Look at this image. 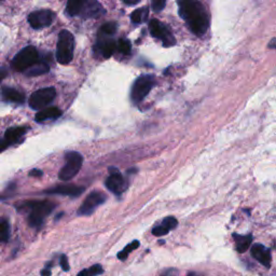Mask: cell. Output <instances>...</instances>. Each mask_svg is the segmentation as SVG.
Instances as JSON below:
<instances>
[{
    "mask_svg": "<svg viewBox=\"0 0 276 276\" xmlns=\"http://www.w3.org/2000/svg\"><path fill=\"white\" fill-rule=\"evenodd\" d=\"M7 76V69L6 68H0V82H1L2 79L6 78Z\"/></svg>",
    "mask_w": 276,
    "mask_h": 276,
    "instance_id": "836d02e7",
    "label": "cell"
},
{
    "mask_svg": "<svg viewBox=\"0 0 276 276\" xmlns=\"http://www.w3.org/2000/svg\"><path fill=\"white\" fill-rule=\"evenodd\" d=\"M42 174H43L42 171L38 170V168H34L33 171L29 172V176H32V177H41Z\"/></svg>",
    "mask_w": 276,
    "mask_h": 276,
    "instance_id": "4dcf8cb0",
    "label": "cell"
},
{
    "mask_svg": "<svg viewBox=\"0 0 276 276\" xmlns=\"http://www.w3.org/2000/svg\"><path fill=\"white\" fill-rule=\"evenodd\" d=\"M176 275H177V271L175 269H170L165 271V272L161 274L160 276H176Z\"/></svg>",
    "mask_w": 276,
    "mask_h": 276,
    "instance_id": "d6a6232c",
    "label": "cell"
},
{
    "mask_svg": "<svg viewBox=\"0 0 276 276\" xmlns=\"http://www.w3.org/2000/svg\"><path fill=\"white\" fill-rule=\"evenodd\" d=\"M148 17H149V10H148V8H140L135 10V11L132 13L131 20L133 23L140 24L145 23L148 20Z\"/></svg>",
    "mask_w": 276,
    "mask_h": 276,
    "instance_id": "44dd1931",
    "label": "cell"
},
{
    "mask_svg": "<svg viewBox=\"0 0 276 276\" xmlns=\"http://www.w3.org/2000/svg\"><path fill=\"white\" fill-rule=\"evenodd\" d=\"M2 95L7 100L17 104H22L25 99V95L23 93L12 88H4Z\"/></svg>",
    "mask_w": 276,
    "mask_h": 276,
    "instance_id": "d6986e66",
    "label": "cell"
},
{
    "mask_svg": "<svg viewBox=\"0 0 276 276\" xmlns=\"http://www.w3.org/2000/svg\"><path fill=\"white\" fill-rule=\"evenodd\" d=\"M177 224L178 221L175 217L168 216L165 219H163L161 224L152 229V234L155 235V237H163V235H166L168 232L175 229Z\"/></svg>",
    "mask_w": 276,
    "mask_h": 276,
    "instance_id": "5bb4252c",
    "label": "cell"
},
{
    "mask_svg": "<svg viewBox=\"0 0 276 276\" xmlns=\"http://www.w3.org/2000/svg\"><path fill=\"white\" fill-rule=\"evenodd\" d=\"M100 42L99 41V49L100 51L101 55H103L104 59H109L110 56L115 53V51L117 49V43L116 41L111 39L109 36H104L100 35Z\"/></svg>",
    "mask_w": 276,
    "mask_h": 276,
    "instance_id": "9a60e30c",
    "label": "cell"
},
{
    "mask_svg": "<svg viewBox=\"0 0 276 276\" xmlns=\"http://www.w3.org/2000/svg\"><path fill=\"white\" fill-rule=\"evenodd\" d=\"M139 1H140V0H123V2H125L126 4H129V6H133V4H136Z\"/></svg>",
    "mask_w": 276,
    "mask_h": 276,
    "instance_id": "e575fe53",
    "label": "cell"
},
{
    "mask_svg": "<svg viewBox=\"0 0 276 276\" xmlns=\"http://www.w3.org/2000/svg\"><path fill=\"white\" fill-rule=\"evenodd\" d=\"M38 62V51L35 47L28 45L14 56L12 67L17 71H26Z\"/></svg>",
    "mask_w": 276,
    "mask_h": 276,
    "instance_id": "5b68a950",
    "label": "cell"
},
{
    "mask_svg": "<svg viewBox=\"0 0 276 276\" xmlns=\"http://www.w3.org/2000/svg\"><path fill=\"white\" fill-rule=\"evenodd\" d=\"M11 228L7 220L0 221V243H7L10 238Z\"/></svg>",
    "mask_w": 276,
    "mask_h": 276,
    "instance_id": "cb8c5ba5",
    "label": "cell"
},
{
    "mask_svg": "<svg viewBox=\"0 0 276 276\" xmlns=\"http://www.w3.org/2000/svg\"><path fill=\"white\" fill-rule=\"evenodd\" d=\"M104 269L100 264H94L90 267L89 269H84L78 273L77 276H99L103 274Z\"/></svg>",
    "mask_w": 276,
    "mask_h": 276,
    "instance_id": "603a6c76",
    "label": "cell"
},
{
    "mask_svg": "<svg viewBox=\"0 0 276 276\" xmlns=\"http://www.w3.org/2000/svg\"><path fill=\"white\" fill-rule=\"evenodd\" d=\"M252 252L253 257L261 263L263 267L270 268L271 267V261H272V257H271V252L270 250L263 246L261 244H256L250 249Z\"/></svg>",
    "mask_w": 276,
    "mask_h": 276,
    "instance_id": "4fadbf2b",
    "label": "cell"
},
{
    "mask_svg": "<svg viewBox=\"0 0 276 276\" xmlns=\"http://www.w3.org/2000/svg\"><path fill=\"white\" fill-rule=\"evenodd\" d=\"M149 29L153 37L161 39L165 47H171V45L175 44V38L170 32V29L158 20H151L149 23Z\"/></svg>",
    "mask_w": 276,
    "mask_h": 276,
    "instance_id": "9c48e42d",
    "label": "cell"
},
{
    "mask_svg": "<svg viewBox=\"0 0 276 276\" xmlns=\"http://www.w3.org/2000/svg\"><path fill=\"white\" fill-rule=\"evenodd\" d=\"M275 245H276V243H275Z\"/></svg>",
    "mask_w": 276,
    "mask_h": 276,
    "instance_id": "74e56055",
    "label": "cell"
},
{
    "mask_svg": "<svg viewBox=\"0 0 276 276\" xmlns=\"http://www.w3.org/2000/svg\"><path fill=\"white\" fill-rule=\"evenodd\" d=\"M83 192V187H79L76 185H60L52 189H47V190L44 191V193L47 194H59V196H66L71 197H78Z\"/></svg>",
    "mask_w": 276,
    "mask_h": 276,
    "instance_id": "7c38bea8",
    "label": "cell"
},
{
    "mask_svg": "<svg viewBox=\"0 0 276 276\" xmlns=\"http://www.w3.org/2000/svg\"><path fill=\"white\" fill-rule=\"evenodd\" d=\"M235 241V247L238 253H245L250 247V244L253 241L252 235H233Z\"/></svg>",
    "mask_w": 276,
    "mask_h": 276,
    "instance_id": "ac0fdd59",
    "label": "cell"
},
{
    "mask_svg": "<svg viewBox=\"0 0 276 276\" xmlns=\"http://www.w3.org/2000/svg\"><path fill=\"white\" fill-rule=\"evenodd\" d=\"M9 145L10 144L8 142V140L6 139V138H0V152L3 151L4 149H7Z\"/></svg>",
    "mask_w": 276,
    "mask_h": 276,
    "instance_id": "f546056e",
    "label": "cell"
},
{
    "mask_svg": "<svg viewBox=\"0 0 276 276\" xmlns=\"http://www.w3.org/2000/svg\"><path fill=\"white\" fill-rule=\"evenodd\" d=\"M187 276H203V275L198 274V273H196V272H191V273H189Z\"/></svg>",
    "mask_w": 276,
    "mask_h": 276,
    "instance_id": "8d00e7d4",
    "label": "cell"
},
{
    "mask_svg": "<svg viewBox=\"0 0 276 276\" xmlns=\"http://www.w3.org/2000/svg\"><path fill=\"white\" fill-rule=\"evenodd\" d=\"M74 51H75L74 35L68 32V30H62L59 35V41H58V52H56L58 62L62 65L69 64L74 59Z\"/></svg>",
    "mask_w": 276,
    "mask_h": 276,
    "instance_id": "3957f363",
    "label": "cell"
},
{
    "mask_svg": "<svg viewBox=\"0 0 276 276\" xmlns=\"http://www.w3.org/2000/svg\"><path fill=\"white\" fill-rule=\"evenodd\" d=\"M49 69H50L49 65H47L45 63H39V64L36 63L27 70V73L29 76H39V75L47 74Z\"/></svg>",
    "mask_w": 276,
    "mask_h": 276,
    "instance_id": "d4e9b609",
    "label": "cell"
},
{
    "mask_svg": "<svg viewBox=\"0 0 276 276\" xmlns=\"http://www.w3.org/2000/svg\"><path fill=\"white\" fill-rule=\"evenodd\" d=\"M55 203L49 200L42 201H27L21 204V206L18 207L22 211H27V222L29 227L39 229L42 227V224L49 215L54 211Z\"/></svg>",
    "mask_w": 276,
    "mask_h": 276,
    "instance_id": "7a4b0ae2",
    "label": "cell"
},
{
    "mask_svg": "<svg viewBox=\"0 0 276 276\" xmlns=\"http://www.w3.org/2000/svg\"><path fill=\"white\" fill-rule=\"evenodd\" d=\"M56 96V91L54 88H44L36 91L29 99V106L33 109H42L48 106Z\"/></svg>",
    "mask_w": 276,
    "mask_h": 276,
    "instance_id": "ba28073f",
    "label": "cell"
},
{
    "mask_svg": "<svg viewBox=\"0 0 276 276\" xmlns=\"http://www.w3.org/2000/svg\"><path fill=\"white\" fill-rule=\"evenodd\" d=\"M116 32H117V24L114 22L104 24L99 29L100 35L109 36V37H112V36L116 34Z\"/></svg>",
    "mask_w": 276,
    "mask_h": 276,
    "instance_id": "484cf974",
    "label": "cell"
},
{
    "mask_svg": "<svg viewBox=\"0 0 276 276\" xmlns=\"http://www.w3.org/2000/svg\"><path fill=\"white\" fill-rule=\"evenodd\" d=\"M54 20V13L50 10H39L28 15V22L34 29H41L50 26Z\"/></svg>",
    "mask_w": 276,
    "mask_h": 276,
    "instance_id": "8fae6325",
    "label": "cell"
},
{
    "mask_svg": "<svg viewBox=\"0 0 276 276\" xmlns=\"http://www.w3.org/2000/svg\"><path fill=\"white\" fill-rule=\"evenodd\" d=\"M59 264H60V267H62V269L65 271V272H67V271H69L70 267H69V262H68L67 256H65V255L60 256Z\"/></svg>",
    "mask_w": 276,
    "mask_h": 276,
    "instance_id": "f1b7e54d",
    "label": "cell"
},
{
    "mask_svg": "<svg viewBox=\"0 0 276 276\" xmlns=\"http://www.w3.org/2000/svg\"><path fill=\"white\" fill-rule=\"evenodd\" d=\"M179 15L186 21L189 28L197 36L207 32L209 21L205 9L198 0H177Z\"/></svg>",
    "mask_w": 276,
    "mask_h": 276,
    "instance_id": "6da1fadb",
    "label": "cell"
},
{
    "mask_svg": "<svg viewBox=\"0 0 276 276\" xmlns=\"http://www.w3.org/2000/svg\"><path fill=\"white\" fill-rule=\"evenodd\" d=\"M88 1L89 0H68L66 11H67L70 17L79 15L82 12V10L88 6Z\"/></svg>",
    "mask_w": 276,
    "mask_h": 276,
    "instance_id": "e0dca14e",
    "label": "cell"
},
{
    "mask_svg": "<svg viewBox=\"0 0 276 276\" xmlns=\"http://www.w3.org/2000/svg\"><path fill=\"white\" fill-rule=\"evenodd\" d=\"M269 48L271 49H276V38H274L272 41L269 43Z\"/></svg>",
    "mask_w": 276,
    "mask_h": 276,
    "instance_id": "d590c367",
    "label": "cell"
},
{
    "mask_svg": "<svg viewBox=\"0 0 276 276\" xmlns=\"http://www.w3.org/2000/svg\"><path fill=\"white\" fill-rule=\"evenodd\" d=\"M118 50H119L122 54H125V55L130 54L131 50H132L131 42L127 39H123V38L120 39L119 42H118Z\"/></svg>",
    "mask_w": 276,
    "mask_h": 276,
    "instance_id": "4316f807",
    "label": "cell"
},
{
    "mask_svg": "<svg viewBox=\"0 0 276 276\" xmlns=\"http://www.w3.org/2000/svg\"><path fill=\"white\" fill-rule=\"evenodd\" d=\"M139 246H140V243L136 241V239L135 241H132L129 245H126V246L122 249L119 254H118V259L121 260V261H124V260H126L127 257H129V255L133 252V250L137 249Z\"/></svg>",
    "mask_w": 276,
    "mask_h": 276,
    "instance_id": "7402d4cb",
    "label": "cell"
},
{
    "mask_svg": "<svg viewBox=\"0 0 276 276\" xmlns=\"http://www.w3.org/2000/svg\"><path fill=\"white\" fill-rule=\"evenodd\" d=\"M62 115L58 107H50V108H45L40 110L37 115H36V121L37 122H43L45 120L50 119H58Z\"/></svg>",
    "mask_w": 276,
    "mask_h": 276,
    "instance_id": "2e32d148",
    "label": "cell"
},
{
    "mask_svg": "<svg viewBox=\"0 0 276 276\" xmlns=\"http://www.w3.org/2000/svg\"><path fill=\"white\" fill-rule=\"evenodd\" d=\"M166 0H152V9L155 12H160L165 7Z\"/></svg>",
    "mask_w": 276,
    "mask_h": 276,
    "instance_id": "83f0119b",
    "label": "cell"
},
{
    "mask_svg": "<svg viewBox=\"0 0 276 276\" xmlns=\"http://www.w3.org/2000/svg\"><path fill=\"white\" fill-rule=\"evenodd\" d=\"M26 131H27L26 127H23V126L11 127V129H9L6 132V137L4 138H6L9 144L11 145V144H14V142H17L22 136H24Z\"/></svg>",
    "mask_w": 276,
    "mask_h": 276,
    "instance_id": "ffe728a7",
    "label": "cell"
},
{
    "mask_svg": "<svg viewBox=\"0 0 276 276\" xmlns=\"http://www.w3.org/2000/svg\"><path fill=\"white\" fill-rule=\"evenodd\" d=\"M106 200L107 197L104 192L93 191L85 197L83 203L81 204L78 209V215L79 216H90L96 211L97 207L104 204Z\"/></svg>",
    "mask_w": 276,
    "mask_h": 276,
    "instance_id": "52a82bcc",
    "label": "cell"
},
{
    "mask_svg": "<svg viewBox=\"0 0 276 276\" xmlns=\"http://www.w3.org/2000/svg\"><path fill=\"white\" fill-rule=\"evenodd\" d=\"M155 82H156L155 78L150 75L141 76L138 79H136L131 91L132 100L134 101L135 104L141 101L148 94H149V92L153 88V85H155Z\"/></svg>",
    "mask_w": 276,
    "mask_h": 276,
    "instance_id": "8992f818",
    "label": "cell"
},
{
    "mask_svg": "<svg viewBox=\"0 0 276 276\" xmlns=\"http://www.w3.org/2000/svg\"><path fill=\"white\" fill-rule=\"evenodd\" d=\"M66 164L62 167V170L59 173V177L60 180L68 181L79 173L81 166H82L83 158L77 151H69L65 156Z\"/></svg>",
    "mask_w": 276,
    "mask_h": 276,
    "instance_id": "277c9868",
    "label": "cell"
},
{
    "mask_svg": "<svg viewBox=\"0 0 276 276\" xmlns=\"http://www.w3.org/2000/svg\"><path fill=\"white\" fill-rule=\"evenodd\" d=\"M105 185L107 189L116 196H121L127 189L126 180L117 168H110V175L106 179Z\"/></svg>",
    "mask_w": 276,
    "mask_h": 276,
    "instance_id": "30bf717a",
    "label": "cell"
},
{
    "mask_svg": "<svg viewBox=\"0 0 276 276\" xmlns=\"http://www.w3.org/2000/svg\"><path fill=\"white\" fill-rule=\"evenodd\" d=\"M52 272H51V263L48 264L43 270H41V276H51Z\"/></svg>",
    "mask_w": 276,
    "mask_h": 276,
    "instance_id": "1f68e13d",
    "label": "cell"
}]
</instances>
